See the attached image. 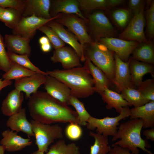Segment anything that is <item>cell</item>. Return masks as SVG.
Masks as SVG:
<instances>
[{
    "instance_id": "6da1fadb",
    "label": "cell",
    "mask_w": 154,
    "mask_h": 154,
    "mask_svg": "<svg viewBox=\"0 0 154 154\" xmlns=\"http://www.w3.org/2000/svg\"><path fill=\"white\" fill-rule=\"evenodd\" d=\"M28 99V108L33 119L48 124L68 122L78 124L79 118L76 111L46 92L37 91Z\"/></svg>"
},
{
    "instance_id": "7a4b0ae2",
    "label": "cell",
    "mask_w": 154,
    "mask_h": 154,
    "mask_svg": "<svg viewBox=\"0 0 154 154\" xmlns=\"http://www.w3.org/2000/svg\"><path fill=\"white\" fill-rule=\"evenodd\" d=\"M46 72L65 84L78 98H87L95 92L93 79L84 66Z\"/></svg>"
},
{
    "instance_id": "3957f363",
    "label": "cell",
    "mask_w": 154,
    "mask_h": 154,
    "mask_svg": "<svg viewBox=\"0 0 154 154\" xmlns=\"http://www.w3.org/2000/svg\"><path fill=\"white\" fill-rule=\"evenodd\" d=\"M144 124L141 118L130 119L119 124L116 135L111 141L119 140L112 145H118L129 149L133 154H138L139 148L148 154H154L147 148L151 147L146 139L141 137V131Z\"/></svg>"
},
{
    "instance_id": "277c9868",
    "label": "cell",
    "mask_w": 154,
    "mask_h": 154,
    "mask_svg": "<svg viewBox=\"0 0 154 154\" xmlns=\"http://www.w3.org/2000/svg\"><path fill=\"white\" fill-rule=\"evenodd\" d=\"M114 53L98 42H94L87 47L85 46L84 50L85 58L100 69L112 84L116 68Z\"/></svg>"
},
{
    "instance_id": "5b68a950",
    "label": "cell",
    "mask_w": 154,
    "mask_h": 154,
    "mask_svg": "<svg viewBox=\"0 0 154 154\" xmlns=\"http://www.w3.org/2000/svg\"><path fill=\"white\" fill-rule=\"evenodd\" d=\"M30 122L35 137V144L39 151L46 153L51 143L63 137L62 129L58 124H44L33 119Z\"/></svg>"
},
{
    "instance_id": "8992f818",
    "label": "cell",
    "mask_w": 154,
    "mask_h": 154,
    "mask_svg": "<svg viewBox=\"0 0 154 154\" xmlns=\"http://www.w3.org/2000/svg\"><path fill=\"white\" fill-rule=\"evenodd\" d=\"M86 22L90 36L94 42L102 38L115 37L117 31L102 11H96L90 15Z\"/></svg>"
},
{
    "instance_id": "52a82bcc",
    "label": "cell",
    "mask_w": 154,
    "mask_h": 154,
    "mask_svg": "<svg viewBox=\"0 0 154 154\" xmlns=\"http://www.w3.org/2000/svg\"><path fill=\"white\" fill-rule=\"evenodd\" d=\"M130 109L129 106L123 108L119 114L114 117L99 119L91 116L87 121V128L90 130L95 129L97 133L104 135L114 136L117 133L119 121L129 116Z\"/></svg>"
},
{
    "instance_id": "ba28073f",
    "label": "cell",
    "mask_w": 154,
    "mask_h": 154,
    "mask_svg": "<svg viewBox=\"0 0 154 154\" xmlns=\"http://www.w3.org/2000/svg\"><path fill=\"white\" fill-rule=\"evenodd\" d=\"M55 21L67 27L77 37L82 47L85 50L86 44L94 42L88 33L87 21L74 14H61Z\"/></svg>"
},
{
    "instance_id": "9c48e42d",
    "label": "cell",
    "mask_w": 154,
    "mask_h": 154,
    "mask_svg": "<svg viewBox=\"0 0 154 154\" xmlns=\"http://www.w3.org/2000/svg\"><path fill=\"white\" fill-rule=\"evenodd\" d=\"M62 13L48 19L38 17L34 15L23 17L17 26L12 30L13 34L31 40L36 34V30L52 20L58 18Z\"/></svg>"
},
{
    "instance_id": "30bf717a",
    "label": "cell",
    "mask_w": 154,
    "mask_h": 154,
    "mask_svg": "<svg viewBox=\"0 0 154 154\" xmlns=\"http://www.w3.org/2000/svg\"><path fill=\"white\" fill-rule=\"evenodd\" d=\"M144 9L137 14L134 15L124 30L119 35L118 38L127 41H137L139 43L148 42L144 31L145 24Z\"/></svg>"
},
{
    "instance_id": "8fae6325",
    "label": "cell",
    "mask_w": 154,
    "mask_h": 154,
    "mask_svg": "<svg viewBox=\"0 0 154 154\" xmlns=\"http://www.w3.org/2000/svg\"><path fill=\"white\" fill-rule=\"evenodd\" d=\"M98 42L114 52L124 62L128 61L130 54L139 43L137 41H127L116 37L102 38Z\"/></svg>"
},
{
    "instance_id": "7c38bea8",
    "label": "cell",
    "mask_w": 154,
    "mask_h": 154,
    "mask_svg": "<svg viewBox=\"0 0 154 154\" xmlns=\"http://www.w3.org/2000/svg\"><path fill=\"white\" fill-rule=\"evenodd\" d=\"M116 68L112 84L115 86L116 92L120 93L123 89L127 88H136L132 84L129 66L130 58L127 62L122 61L116 53H114Z\"/></svg>"
},
{
    "instance_id": "4fadbf2b",
    "label": "cell",
    "mask_w": 154,
    "mask_h": 154,
    "mask_svg": "<svg viewBox=\"0 0 154 154\" xmlns=\"http://www.w3.org/2000/svg\"><path fill=\"white\" fill-rule=\"evenodd\" d=\"M54 20L50 21L46 25L53 29L64 43L68 44L73 48L78 56L80 61L85 62L86 58L84 49L79 42L77 37L66 30L63 25Z\"/></svg>"
},
{
    "instance_id": "5bb4252c",
    "label": "cell",
    "mask_w": 154,
    "mask_h": 154,
    "mask_svg": "<svg viewBox=\"0 0 154 154\" xmlns=\"http://www.w3.org/2000/svg\"><path fill=\"white\" fill-rule=\"evenodd\" d=\"M50 59L54 63L60 62L65 69L82 66L78 55L73 49L68 46L55 50Z\"/></svg>"
},
{
    "instance_id": "9a60e30c",
    "label": "cell",
    "mask_w": 154,
    "mask_h": 154,
    "mask_svg": "<svg viewBox=\"0 0 154 154\" xmlns=\"http://www.w3.org/2000/svg\"><path fill=\"white\" fill-rule=\"evenodd\" d=\"M46 92L54 98L68 105V99L72 92L63 83L48 75L46 76L43 84Z\"/></svg>"
},
{
    "instance_id": "2e32d148",
    "label": "cell",
    "mask_w": 154,
    "mask_h": 154,
    "mask_svg": "<svg viewBox=\"0 0 154 154\" xmlns=\"http://www.w3.org/2000/svg\"><path fill=\"white\" fill-rule=\"evenodd\" d=\"M46 76L41 73H36L32 76L24 78L15 81V89L25 93V97L29 99L31 94L38 91V88L43 84Z\"/></svg>"
},
{
    "instance_id": "e0dca14e",
    "label": "cell",
    "mask_w": 154,
    "mask_h": 154,
    "mask_svg": "<svg viewBox=\"0 0 154 154\" xmlns=\"http://www.w3.org/2000/svg\"><path fill=\"white\" fill-rule=\"evenodd\" d=\"M2 139L0 141L1 145L4 146L8 152L21 151L27 146L31 145L33 141L30 138H25L19 135L17 133L10 129L2 133Z\"/></svg>"
},
{
    "instance_id": "ac0fdd59",
    "label": "cell",
    "mask_w": 154,
    "mask_h": 154,
    "mask_svg": "<svg viewBox=\"0 0 154 154\" xmlns=\"http://www.w3.org/2000/svg\"><path fill=\"white\" fill-rule=\"evenodd\" d=\"M6 125L13 131L25 133L29 138L35 136L31 123L27 117L25 108H22L19 112L9 117Z\"/></svg>"
},
{
    "instance_id": "d6986e66",
    "label": "cell",
    "mask_w": 154,
    "mask_h": 154,
    "mask_svg": "<svg viewBox=\"0 0 154 154\" xmlns=\"http://www.w3.org/2000/svg\"><path fill=\"white\" fill-rule=\"evenodd\" d=\"M50 5V0H26L22 17H25L34 15L38 17L50 19L52 18L49 13Z\"/></svg>"
},
{
    "instance_id": "ffe728a7",
    "label": "cell",
    "mask_w": 154,
    "mask_h": 154,
    "mask_svg": "<svg viewBox=\"0 0 154 154\" xmlns=\"http://www.w3.org/2000/svg\"><path fill=\"white\" fill-rule=\"evenodd\" d=\"M130 58L129 68L131 82L136 88L143 82V77L145 74L150 73L154 78L153 65Z\"/></svg>"
},
{
    "instance_id": "44dd1931",
    "label": "cell",
    "mask_w": 154,
    "mask_h": 154,
    "mask_svg": "<svg viewBox=\"0 0 154 154\" xmlns=\"http://www.w3.org/2000/svg\"><path fill=\"white\" fill-rule=\"evenodd\" d=\"M30 40L14 35L6 34L4 42L7 51L19 55H25L29 57L31 48L29 45Z\"/></svg>"
},
{
    "instance_id": "7402d4cb",
    "label": "cell",
    "mask_w": 154,
    "mask_h": 154,
    "mask_svg": "<svg viewBox=\"0 0 154 154\" xmlns=\"http://www.w3.org/2000/svg\"><path fill=\"white\" fill-rule=\"evenodd\" d=\"M79 6L78 0H53L51 1L50 10H51L49 13L51 16L52 15V17L61 13L63 14H76L87 21V19L83 16Z\"/></svg>"
},
{
    "instance_id": "603a6c76",
    "label": "cell",
    "mask_w": 154,
    "mask_h": 154,
    "mask_svg": "<svg viewBox=\"0 0 154 154\" xmlns=\"http://www.w3.org/2000/svg\"><path fill=\"white\" fill-rule=\"evenodd\" d=\"M91 76L94 82L95 92L100 94L106 88H109L112 84L105 74L87 58H86L84 66Z\"/></svg>"
},
{
    "instance_id": "cb8c5ba5",
    "label": "cell",
    "mask_w": 154,
    "mask_h": 154,
    "mask_svg": "<svg viewBox=\"0 0 154 154\" xmlns=\"http://www.w3.org/2000/svg\"><path fill=\"white\" fill-rule=\"evenodd\" d=\"M24 99L22 92L16 89L11 91L2 102L1 110L3 114L9 117L19 112L22 108Z\"/></svg>"
},
{
    "instance_id": "d4e9b609",
    "label": "cell",
    "mask_w": 154,
    "mask_h": 154,
    "mask_svg": "<svg viewBox=\"0 0 154 154\" xmlns=\"http://www.w3.org/2000/svg\"><path fill=\"white\" fill-rule=\"evenodd\" d=\"M130 119L141 118L143 119V128L154 127V101H151L142 106L130 109Z\"/></svg>"
},
{
    "instance_id": "484cf974",
    "label": "cell",
    "mask_w": 154,
    "mask_h": 154,
    "mask_svg": "<svg viewBox=\"0 0 154 154\" xmlns=\"http://www.w3.org/2000/svg\"><path fill=\"white\" fill-rule=\"evenodd\" d=\"M104 102L107 104L106 107L107 109L114 108L119 114L123 107L131 106L130 104L122 97L121 94L106 88L104 92L100 94Z\"/></svg>"
},
{
    "instance_id": "4316f807",
    "label": "cell",
    "mask_w": 154,
    "mask_h": 154,
    "mask_svg": "<svg viewBox=\"0 0 154 154\" xmlns=\"http://www.w3.org/2000/svg\"><path fill=\"white\" fill-rule=\"evenodd\" d=\"M131 54V58L154 65V45L150 40L147 42L139 43Z\"/></svg>"
},
{
    "instance_id": "83f0119b",
    "label": "cell",
    "mask_w": 154,
    "mask_h": 154,
    "mask_svg": "<svg viewBox=\"0 0 154 154\" xmlns=\"http://www.w3.org/2000/svg\"><path fill=\"white\" fill-rule=\"evenodd\" d=\"M89 135L95 140L94 144L90 146V154H108L111 148L109 145L108 136L92 131Z\"/></svg>"
},
{
    "instance_id": "f1b7e54d",
    "label": "cell",
    "mask_w": 154,
    "mask_h": 154,
    "mask_svg": "<svg viewBox=\"0 0 154 154\" xmlns=\"http://www.w3.org/2000/svg\"><path fill=\"white\" fill-rule=\"evenodd\" d=\"M79 147L74 143L66 144L65 141L60 139L51 145L46 154H80Z\"/></svg>"
},
{
    "instance_id": "f546056e",
    "label": "cell",
    "mask_w": 154,
    "mask_h": 154,
    "mask_svg": "<svg viewBox=\"0 0 154 154\" xmlns=\"http://www.w3.org/2000/svg\"><path fill=\"white\" fill-rule=\"evenodd\" d=\"M123 98L130 105L137 107L143 105L150 101L146 99L136 88H127L120 92Z\"/></svg>"
},
{
    "instance_id": "4dcf8cb0",
    "label": "cell",
    "mask_w": 154,
    "mask_h": 154,
    "mask_svg": "<svg viewBox=\"0 0 154 154\" xmlns=\"http://www.w3.org/2000/svg\"><path fill=\"white\" fill-rule=\"evenodd\" d=\"M11 61V67L10 70L5 72L2 76L3 78L5 80H17L29 76L37 73L25 68L12 61Z\"/></svg>"
},
{
    "instance_id": "1f68e13d",
    "label": "cell",
    "mask_w": 154,
    "mask_h": 154,
    "mask_svg": "<svg viewBox=\"0 0 154 154\" xmlns=\"http://www.w3.org/2000/svg\"><path fill=\"white\" fill-rule=\"evenodd\" d=\"M22 17V13L21 12L12 8H5L0 16V21L12 30L17 26Z\"/></svg>"
},
{
    "instance_id": "d6a6232c",
    "label": "cell",
    "mask_w": 154,
    "mask_h": 154,
    "mask_svg": "<svg viewBox=\"0 0 154 154\" xmlns=\"http://www.w3.org/2000/svg\"><path fill=\"white\" fill-rule=\"evenodd\" d=\"M68 105H72L76 109L78 115V125L86 126L87 121L91 116L86 109L84 103L72 93L68 99Z\"/></svg>"
},
{
    "instance_id": "836d02e7",
    "label": "cell",
    "mask_w": 154,
    "mask_h": 154,
    "mask_svg": "<svg viewBox=\"0 0 154 154\" xmlns=\"http://www.w3.org/2000/svg\"><path fill=\"white\" fill-rule=\"evenodd\" d=\"M7 54L10 61H13L19 65L37 73L42 74L46 76L48 75L46 72L40 70L34 65L30 61L29 57L25 55L17 54L7 51Z\"/></svg>"
},
{
    "instance_id": "e575fe53",
    "label": "cell",
    "mask_w": 154,
    "mask_h": 154,
    "mask_svg": "<svg viewBox=\"0 0 154 154\" xmlns=\"http://www.w3.org/2000/svg\"><path fill=\"white\" fill-rule=\"evenodd\" d=\"M79 6L86 11L111 9L109 0H78Z\"/></svg>"
},
{
    "instance_id": "d590c367",
    "label": "cell",
    "mask_w": 154,
    "mask_h": 154,
    "mask_svg": "<svg viewBox=\"0 0 154 154\" xmlns=\"http://www.w3.org/2000/svg\"><path fill=\"white\" fill-rule=\"evenodd\" d=\"M112 16L114 21L119 27L124 28L126 27L132 19V13L128 9H119L113 11Z\"/></svg>"
},
{
    "instance_id": "8d00e7d4",
    "label": "cell",
    "mask_w": 154,
    "mask_h": 154,
    "mask_svg": "<svg viewBox=\"0 0 154 154\" xmlns=\"http://www.w3.org/2000/svg\"><path fill=\"white\" fill-rule=\"evenodd\" d=\"M38 29L46 35L51 46L55 50L64 46L65 43L60 38L56 33L46 25L40 27Z\"/></svg>"
},
{
    "instance_id": "74e56055",
    "label": "cell",
    "mask_w": 154,
    "mask_h": 154,
    "mask_svg": "<svg viewBox=\"0 0 154 154\" xmlns=\"http://www.w3.org/2000/svg\"><path fill=\"white\" fill-rule=\"evenodd\" d=\"M149 101H154V79H149L143 81L136 88Z\"/></svg>"
},
{
    "instance_id": "f35d334b",
    "label": "cell",
    "mask_w": 154,
    "mask_h": 154,
    "mask_svg": "<svg viewBox=\"0 0 154 154\" xmlns=\"http://www.w3.org/2000/svg\"><path fill=\"white\" fill-rule=\"evenodd\" d=\"M5 47L4 39L0 33V70L6 72L10 69L11 64Z\"/></svg>"
},
{
    "instance_id": "ab89813d",
    "label": "cell",
    "mask_w": 154,
    "mask_h": 154,
    "mask_svg": "<svg viewBox=\"0 0 154 154\" xmlns=\"http://www.w3.org/2000/svg\"><path fill=\"white\" fill-rule=\"evenodd\" d=\"M146 20V31L150 40L154 36V1H152L149 9L145 13Z\"/></svg>"
},
{
    "instance_id": "60d3db41",
    "label": "cell",
    "mask_w": 154,
    "mask_h": 154,
    "mask_svg": "<svg viewBox=\"0 0 154 154\" xmlns=\"http://www.w3.org/2000/svg\"><path fill=\"white\" fill-rule=\"evenodd\" d=\"M65 133L69 139L72 140H76L81 137L82 131L81 127L78 124L70 123L66 127Z\"/></svg>"
},
{
    "instance_id": "b9f144b4",
    "label": "cell",
    "mask_w": 154,
    "mask_h": 154,
    "mask_svg": "<svg viewBox=\"0 0 154 154\" xmlns=\"http://www.w3.org/2000/svg\"><path fill=\"white\" fill-rule=\"evenodd\" d=\"M26 2V0H0V7L14 9L22 13Z\"/></svg>"
},
{
    "instance_id": "7bdbcfd3",
    "label": "cell",
    "mask_w": 154,
    "mask_h": 154,
    "mask_svg": "<svg viewBox=\"0 0 154 154\" xmlns=\"http://www.w3.org/2000/svg\"><path fill=\"white\" fill-rule=\"evenodd\" d=\"M145 1L143 0H129L128 5L129 9L132 11L134 15L139 13L144 8Z\"/></svg>"
},
{
    "instance_id": "ee69618b",
    "label": "cell",
    "mask_w": 154,
    "mask_h": 154,
    "mask_svg": "<svg viewBox=\"0 0 154 154\" xmlns=\"http://www.w3.org/2000/svg\"><path fill=\"white\" fill-rule=\"evenodd\" d=\"M111 148L108 154H133L128 149L118 145H112Z\"/></svg>"
},
{
    "instance_id": "f6af8a7d",
    "label": "cell",
    "mask_w": 154,
    "mask_h": 154,
    "mask_svg": "<svg viewBox=\"0 0 154 154\" xmlns=\"http://www.w3.org/2000/svg\"><path fill=\"white\" fill-rule=\"evenodd\" d=\"M143 133L145 136L146 140H150L153 141H154V127L144 130Z\"/></svg>"
},
{
    "instance_id": "bcb514c9",
    "label": "cell",
    "mask_w": 154,
    "mask_h": 154,
    "mask_svg": "<svg viewBox=\"0 0 154 154\" xmlns=\"http://www.w3.org/2000/svg\"><path fill=\"white\" fill-rule=\"evenodd\" d=\"M110 8L123 5L125 1L123 0H109Z\"/></svg>"
},
{
    "instance_id": "7dc6e473",
    "label": "cell",
    "mask_w": 154,
    "mask_h": 154,
    "mask_svg": "<svg viewBox=\"0 0 154 154\" xmlns=\"http://www.w3.org/2000/svg\"><path fill=\"white\" fill-rule=\"evenodd\" d=\"M12 84L11 80H5L0 78V93L1 91L4 88L11 86Z\"/></svg>"
},
{
    "instance_id": "c3c4849f",
    "label": "cell",
    "mask_w": 154,
    "mask_h": 154,
    "mask_svg": "<svg viewBox=\"0 0 154 154\" xmlns=\"http://www.w3.org/2000/svg\"><path fill=\"white\" fill-rule=\"evenodd\" d=\"M40 48L42 51L44 52H48L51 50L52 46L50 43L40 45Z\"/></svg>"
},
{
    "instance_id": "681fc988",
    "label": "cell",
    "mask_w": 154,
    "mask_h": 154,
    "mask_svg": "<svg viewBox=\"0 0 154 154\" xmlns=\"http://www.w3.org/2000/svg\"><path fill=\"white\" fill-rule=\"evenodd\" d=\"M38 41L40 45L50 43L48 38L45 36L40 37L39 38Z\"/></svg>"
},
{
    "instance_id": "f907efd6",
    "label": "cell",
    "mask_w": 154,
    "mask_h": 154,
    "mask_svg": "<svg viewBox=\"0 0 154 154\" xmlns=\"http://www.w3.org/2000/svg\"><path fill=\"white\" fill-rule=\"evenodd\" d=\"M6 150L5 147L2 145H0V154H4L5 151Z\"/></svg>"
},
{
    "instance_id": "816d5d0a",
    "label": "cell",
    "mask_w": 154,
    "mask_h": 154,
    "mask_svg": "<svg viewBox=\"0 0 154 154\" xmlns=\"http://www.w3.org/2000/svg\"><path fill=\"white\" fill-rule=\"evenodd\" d=\"M44 152L39 151L38 150L35 151L30 154H44Z\"/></svg>"
},
{
    "instance_id": "f5cc1de1",
    "label": "cell",
    "mask_w": 154,
    "mask_h": 154,
    "mask_svg": "<svg viewBox=\"0 0 154 154\" xmlns=\"http://www.w3.org/2000/svg\"><path fill=\"white\" fill-rule=\"evenodd\" d=\"M4 8L0 7V16L3 11Z\"/></svg>"
}]
</instances>
